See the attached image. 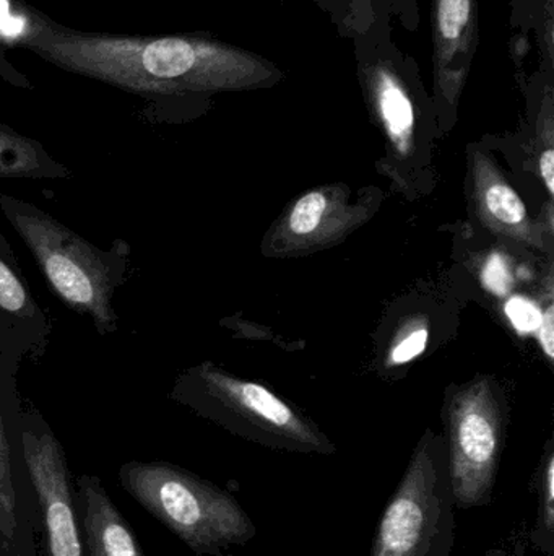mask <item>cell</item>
<instances>
[{
  "instance_id": "8992f818",
  "label": "cell",
  "mask_w": 554,
  "mask_h": 556,
  "mask_svg": "<svg viewBox=\"0 0 554 556\" xmlns=\"http://www.w3.org/2000/svg\"><path fill=\"white\" fill-rule=\"evenodd\" d=\"M455 502L442 434L426 430L377 525L370 556H451Z\"/></svg>"
},
{
  "instance_id": "4316f807",
  "label": "cell",
  "mask_w": 554,
  "mask_h": 556,
  "mask_svg": "<svg viewBox=\"0 0 554 556\" xmlns=\"http://www.w3.org/2000/svg\"><path fill=\"white\" fill-rule=\"evenodd\" d=\"M282 2H286V0H282Z\"/></svg>"
},
{
  "instance_id": "ffe728a7",
  "label": "cell",
  "mask_w": 554,
  "mask_h": 556,
  "mask_svg": "<svg viewBox=\"0 0 554 556\" xmlns=\"http://www.w3.org/2000/svg\"><path fill=\"white\" fill-rule=\"evenodd\" d=\"M390 16H396L407 31H416L420 26L418 0H383Z\"/></svg>"
},
{
  "instance_id": "cb8c5ba5",
  "label": "cell",
  "mask_w": 554,
  "mask_h": 556,
  "mask_svg": "<svg viewBox=\"0 0 554 556\" xmlns=\"http://www.w3.org/2000/svg\"><path fill=\"white\" fill-rule=\"evenodd\" d=\"M0 556H10L7 548L5 535H3L2 519H0Z\"/></svg>"
},
{
  "instance_id": "52a82bcc",
  "label": "cell",
  "mask_w": 554,
  "mask_h": 556,
  "mask_svg": "<svg viewBox=\"0 0 554 556\" xmlns=\"http://www.w3.org/2000/svg\"><path fill=\"white\" fill-rule=\"evenodd\" d=\"M506 405L493 379L475 378L449 391L442 437L448 450L455 508L491 505L506 443Z\"/></svg>"
},
{
  "instance_id": "44dd1931",
  "label": "cell",
  "mask_w": 554,
  "mask_h": 556,
  "mask_svg": "<svg viewBox=\"0 0 554 556\" xmlns=\"http://www.w3.org/2000/svg\"><path fill=\"white\" fill-rule=\"evenodd\" d=\"M539 342L546 358L553 362L554 358V309L553 304L546 306L545 313L540 317Z\"/></svg>"
},
{
  "instance_id": "5b68a950",
  "label": "cell",
  "mask_w": 554,
  "mask_h": 556,
  "mask_svg": "<svg viewBox=\"0 0 554 556\" xmlns=\"http://www.w3.org/2000/svg\"><path fill=\"white\" fill-rule=\"evenodd\" d=\"M194 389L175 397L237 437L286 453L331 456L335 446L318 425L259 382L236 378L214 365L189 372Z\"/></svg>"
},
{
  "instance_id": "d6986e66",
  "label": "cell",
  "mask_w": 554,
  "mask_h": 556,
  "mask_svg": "<svg viewBox=\"0 0 554 556\" xmlns=\"http://www.w3.org/2000/svg\"><path fill=\"white\" fill-rule=\"evenodd\" d=\"M428 326L423 319H412L397 332L389 353H387V365L399 366L412 362L416 356L425 352L428 343Z\"/></svg>"
},
{
  "instance_id": "9c48e42d",
  "label": "cell",
  "mask_w": 554,
  "mask_h": 556,
  "mask_svg": "<svg viewBox=\"0 0 554 556\" xmlns=\"http://www.w3.org/2000/svg\"><path fill=\"white\" fill-rule=\"evenodd\" d=\"M376 204L374 191L355 201L348 186H318L295 199L280 215L263 238V254L305 256L335 247L373 217Z\"/></svg>"
},
{
  "instance_id": "30bf717a",
  "label": "cell",
  "mask_w": 554,
  "mask_h": 556,
  "mask_svg": "<svg viewBox=\"0 0 554 556\" xmlns=\"http://www.w3.org/2000/svg\"><path fill=\"white\" fill-rule=\"evenodd\" d=\"M433 93L441 136L458 123L459 104L480 42L478 0H431Z\"/></svg>"
},
{
  "instance_id": "5bb4252c",
  "label": "cell",
  "mask_w": 554,
  "mask_h": 556,
  "mask_svg": "<svg viewBox=\"0 0 554 556\" xmlns=\"http://www.w3.org/2000/svg\"><path fill=\"white\" fill-rule=\"evenodd\" d=\"M0 313L28 337L29 346L41 345L46 317L36 306L9 244L0 237Z\"/></svg>"
},
{
  "instance_id": "4fadbf2b",
  "label": "cell",
  "mask_w": 554,
  "mask_h": 556,
  "mask_svg": "<svg viewBox=\"0 0 554 556\" xmlns=\"http://www.w3.org/2000/svg\"><path fill=\"white\" fill-rule=\"evenodd\" d=\"M81 541L90 556H146L123 513L98 477L81 476L77 483Z\"/></svg>"
},
{
  "instance_id": "e0dca14e",
  "label": "cell",
  "mask_w": 554,
  "mask_h": 556,
  "mask_svg": "<svg viewBox=\"0 0 554 556\" xmlns=\"http://www.w3.org/2000/svg\"><path fill=\"white\" fill-rule=\"evenodd\" d=\"M537 495V521L530 542L546 556H554V451L546 447L545 456L533 477Z\"/></svg>"
},
{
  "instance_id": "7c38bea8",
  "label": "cell",
  "mask_w": 554,
  "mask_h": 556,
  "mask_svg": "<svg viewBox=\"0 0 554 556\" xmlns=\"http://www.w3.org/2000/svg\"><path fill=\"white\" fill-rule=\"evenodd\" d=\"M468 166L472 198L480 224L497 237L533 250H545V228L532 220L523 199L510 185L493 156L480 146H471Z\"/></svg>"
},
{
  "instance_id": "ac0fdd59",
  "label": "cell",
  "mask_w": 554,
  "mask_h": 556,
  "mask_svg": "<svg viewBox=\"0 0 554 556\" xmlns=\"http://www.w3.org/2000/svg\"><path fill=\"white\" fill-rule=\"evenodd\" d=\"M331 16L338 36L353 39L368 31L383 0H311Z\"/></svg>"
},
{
  "instance_id": "3957f363",
  "label": "cell",
  "mask_w": 554,
  "mask_h": 556,
  "mask_svg": "<svg viewBox=\"0 0 554 556\" xmlns=\"http://www.w3.org/2000/svg\"><path fill=\"white\" fill-rule=\"evenodd\" d=\"M0 208L31 251L49 287L72 309L90 317L101 333L116 330L113 296L123 283L129 248L117 241L106 253L41 208L0 195Z\"/></svg>"
},
{
  "instance_id": "603a6c76",
  "label": "cell",
  "mask_w": 554,
  "mask_h": 556,
  "mask_svg": "<svg viewBox=\"0 0 554 556\" xmlns=\"http://www.w3.org/2000/svg\"><path fill=\"white\" fill-rule=\"evenodd\" d=\"M524 545L520 542H517L516 545H513L511 548H491L488 551L485 556H524Z\"/></svg>"
},
{
  "instance_id": "d4e9b609",
  "label": "cell",
  "mask_w": 554,
  "mask_h": 556,
  "mask_svg": "<svg viewBox=\"0 0 554 556\" xmlns=\"http://www.w3.org/2000/svg\"><path fill=\"white\" fill-rule=\"evenodd\" d=\"M9 39L5 38V36L0 35V46L2 45H9Z\"/></svg>"
},
{
  "instance_id": "7a4b0ae2",
  "label": "cell",
  "mask_w": 554,
  "mask_h": 556,
  "mask_svg": "<svg viewBox=\"0 0 554 556\" xmlns=\"http://www.w3.org/2000/svg\"><path fill=\"white\" fill-rule=\"evenodd\" d=\"M390 18L381 2L373 25L351 41L364 104L386 142L381 163L397 186L412 191L431 163L441 130L418 64L394 41Z\"/></svg>"
},
{
  "instance_id": "7402d4cb",
  "label": "cell",
  "mask_w": 554,
  "mask_h": 556,
  "mask_svg": "<svg viewBox=\"0 0 554 556\" xmlns=\"http://www.w3.org/2000/svg\"><path fill=\"white\" fill-rule=\"evenodd\" d=\"M507 314H510L514 326L520 330H530L533 326H537L532 320L527 319L526 316L532 317V319H540V317H537V311L533 304L519 300V298L511 301L510 306H507Z\"/></svg>"
},
{
  "instance_id": "9a60e30c",
  "label": "cell",
  "mask_w": 554,
  "mask_h": 556,
  "mask_svg": "<svg viewBox=\"0 0 554 556\" xmlns=\"http://www.w3.org/2000/svg\"><path fill=\"white\" fill-rule=\"evenodd\" d=\"M65 166L52 160L39 143L0 126V178L64 179Z\"/></svg>"
},
{
  "instance_id": "2e32d148",
  "label": "cell",
  "mask_w": 554,
  "mask_h": 556,
  "mask_svg": "<svg viewBox=\"0 0 554 556\" xmlns=\"http://www.w3.org/2000/svg\"><path fill=\"white\" fill-rule=\"evenodd\" d=\"M511 28L529 39L540 54L539 71L554 74V0H511Z\"/></svg>"
},
{
  "instance_id": "484cf974",
  "label": "cell",
  "mask_w": 554,
  "mask_h": 556,
  "mask_svg": "<svg viewBox=\"0 0 554 556\" xmlns=\"http://www.w3.org/2000/svg\"><path fill=\"white\" fill-rule=\"evenodd\" d=\"M0 64H5V61H3V55L0 54Z\"/></svg>"
},
{
  "instance_id": "ba28073f",
  "label": "cell",
  "mask_w": 554,
  "mask_h": 556,
  "mask_svg": "<svg viewBox=\"0 0 554 556\" xmlns=\"http://www.w3.org/2000/svg\"><path fill=\"white\" fill-rule=\"evenodd\" d=\"M18 431L41 522V556H85L64 447L36 412L20 408Z\"/></svg>"
},
{
  "instance_id": "8fae6325",
  "label": "cell",
  "mask_w": 554,
  "mask_h": 556,
  "mask_svg": "<svg viewBox=\"0 0 554 556\" xmlns=\"http://www.w3.org/2000/svg\"><path fill=\"white\" fill-rule=\"evenodd\" d=\"M20 407L7 408L0 389V519L13 554L28 555L41 532L18 431Z\"/></svg>"
},
{
  "instance_id": "6da1fadb",
  "label": "cell",
  "mask_w": 554,
  "mask_h": 556,
  "mask_svg": "<svg viewBox=\"0 0 554 556\" xmlns=\"http://www.w3.org/2000/svg\"><path fill=\"white\" fill-rule=\"evenodd\" d=\"M26 45L52 64L133 93L205 103L285 80L275 62L208 35H85L44 28Z\"/></svg>"
},
{
  "instance_id": "277c9868",
  "label": "cell",
  "mask_w": 554,
  "mask_h": 556,
  "mask_svg": "<svg viewBox=\"0 0 554 556\" xmlns=\"http://www.w3.org/2000/svg\"><path fill=\"white\" fill-rule=\"evenodd\" d=\"M119 483L195 555L223 556L256 538V525L231 493L175 464L132 460L120 467Z\"/></svg>"
}]
</instances>
